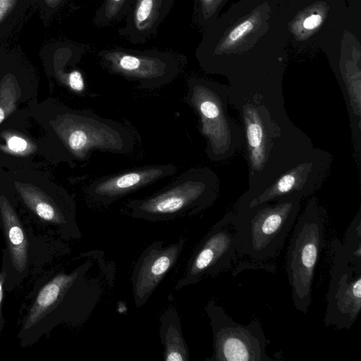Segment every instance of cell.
<instances>
[{"instance_id": "16", "label": "cell", "mask_w": 361, "mask_h": 361, "mask_svg": "<svg viewBox=\"0 0 361 361\" xmlns=\"http://www.w3.org/2000/svg\"><path fill=\"white\" fill-rule=\"evenodd\" d=\"M248 157L254 172H259L265 166L268 156V135L265 122L260 117L258 110L252 107L243 110Z\"/></svg>"}, {"instance_id": "22", "label": "cell", "mask_w": 361, "mask_h": 361, "mask_svg": "<svg viewBox=\"0 0 361 361\" xmlns=\"http://www.w3.org/2000/svg\"><path fill=\"white\" fill-rule=\"evenodd\" d=\"M16 0H0V21L12 7Z\"/></svg>"}, {"instance_id": "15", "label": "cell", "mask_w": 361, "mask_h": 361, "mask_svg": "<svg viewBox=\"0 0 361 361\" xmlns=\"http://www.w3.org/2000/svg\"><path fill=\"white\" fill-rule=\"evenodd\" d=\"M159 335L165 361H188L189 350L184 339L177 310L171 307L160 317Z\"/></svg>"}, {"instance_id": "20", "label": "cell", "mask_w": 361, "mask_h": 361, "mask_svg": "<svg viewBox=\"0 0 361 361\" xmlns=\"http://www.w3.org/2000/svg\"><path fill=\"white\" fill-rule=\"evenodd\" d=\"M322 21V17L319 14L313 13L307 16L302 22V26L305 30H311L318 27Z\"/></svg>"}, {"instance_id": "18", "label": "cell", "mask_w": 361, "mask_h": 361, "mask_svg": "<svg viewBox=\"0 0 361 361\" xmlns=\"http://www.w3.org/2000/svg\"><path fill=\"white\" fill-rule=\"evenodd\" d=\"M8 274V266L4 255L1 257V268L0 270V334L4 327V318L3 316V300L5 291V283Z\"/></svg>"}, {"instance_id": "6", "label": "cell", "mask_w": 361, "mask_h": 361, "mask_svg": "<svg viewBox=\"0 0 361 361\" xmlns=\"http://www.w3.org/2000/svg\"><path fill=\"white\" fill-rule=\"evenodd\" d=\"M101 66L109 73L135 82L142 88H157L175 80L185 69L186 56L157 49L115 47L97 54Z\"/></svg>"}, {"instance_id": "2", "label": "cell", "mask_w": 361, "mask_h": 361, "mask_svg": "<svg viewBox=\"0 0 361 361\" xmlns=\"http://www.w3.org/2000/svg\"><path fill=\"white\" fill-rule=\"evenodd\" d=\"M0 228L6 247L2 250L8 266L5 291L10 293L35 276L68 247L62 240L39 233L23 219L10 200L0 195Z\"/></svg>"}, {"instance_id": "11", "label": "cell", "mask_w": 361, "mask_h": 361, "mask_svg": "<svg viewBox=\"0 0 361 361\" xmlns=\"http://www.w3.org/2000/svg\"><path fill=\"white\" fill-rule=\"evenodd\" d=\"M185 243L183 238L166 246H164L162 241H154L142 251L131 276L133 299L137 307L145 304L176 264Z\"/></svg>"}, {"instance_id": "14", "label": "cell", "mask_w": 361, "mask_h": 361, "mask_svg": "<svg viewBox=\"0 0 361 361\" xmlns=\"http://www.w3.org/2000/svg\"><path fill=\"white\" fill-rule=\"evenodd\" d=\"M316 161H305L293 168L290 171L277 178L259 194L236 209L249 208L260 203L274 201L288 195H299L302 197L312 190L304 186L305 183H314L316 178H320L321 172L315 166Z\"/></svg>"}, {"instance_id": "13", "label": "cell", "mask_w": 361, "mask_h": 361, "mask_svg": "<svg viewBox=\"0 0 361 361\" xmlns=\"http://www.w3.org/2000/svg\"><path fill=\"white\" fill-rule=\"evenodd\" d=\"M175 0H135L120 27V36L133 44H142L154 37Z\"/></svg>"}, {"instance_id": "3", "label": "cell", "mask_w": 361, "mask_h": 361, "mask_svg": "<svg viewBox=\"0 0 361 361\" xmlns=\"http://www.w3.org/2000/svg\"><path fill=\"white\" fill-rule=\"evenodd\" d=\"M301 197L288 195L249 208L236 209L233 223L238 255L256 262L273 259L279 253L297 217Z\"/></svg>"}, {"instance_id": "21", "label": "cell", "mask_w": 361, "mask_h": 361, "mask_svg": "<svg viewBox=\"0 0 361 361\" xmlns=\"http://www.w3.org/2000/svg\"><path fill=\"white\" fill-rule=\"evenodd\" d=\"M8 146L12 151L19 152L27 148V143L24 139L14 136L8 140Z\"/></svg>"}, {"instance_id": "8", "label": "cell", "mask_w": 361, "mask_h": 361, "mask_svg": "<svg viewBox=\"0 0 361 361\" xmlns=\"http://www.w3.org/2000/svg\"><path fill=\"white\" fill-rule=\"evenodd\" d=\"M213 336V350L208 361H277L267 353L270 341L261 322L253 318L247 325L235 322L214 300L205 305Z\"/></svg>"}, {"instance_id": "19", "label": "cell", "mask_w": 361, "mask_h": 361, "mask_svg": "<svg viewBox=\"0 0 361 361\" xmlns=\"http://www.w3.org/2000/svg\"><path fill=\"white\" fill-rule=\"evenodd\" d=\"M69 87L74 91L81 92L85 89V82L82 73L77 70L73 71L68 75Z\"/></svg>"}, {"instance_id": "7", "label": "cell", "mask_w": 361, "mask_h": 361, "mask_svg": "<svg viewBox=\"0 0 361 361\" xmlns=\"http://www.w3.org/2000/svg\"><path fill=\"white\" fill-rule=\"evenodd\" d=\"M331 250L324 325L348 329L361 310V252L349 250L337 238Z\"/></svg>"}, {"instance_id": "9", "label": "cell", "mask_w": 361, "mask_h": 361, "mask_svg": "<svg viewBox=\"0 0 361 361\" xmlns=\"http://www.w3.org/2000/svg\"><path fill=\"white\" fill-rule=\"evenodd\" d=\"M238 242L233 212L216 222L202 238L190 258L176 288L195 284L229 269L238 256Z\"/></svg>"}, {"instance_id": "12", "label": "cell", "mask_w": 361, "mask_h": 361, "mask_svg": "<svg viewBox=\"0 0 361 361\" xmlns=\"http://www.w3.org/2000/svg\"><path fill=\"white\" fill-rule=\"evenodd\" d=\"M177 170L176 166L169 164L142 167L100 178L90 183L87 193L94 202L109 204L136 190L173 176Z\"/></svg>"}, {"instance_id": "10", "label": "cell", "mask_w": 361, "mask_h": 361, "mask_svg": "<svg viewBox=\"0 0 361 361\" xmlns=\"http://www.w3.org/2000/svg\"><path fill=\"white\" fill-rule=\"evenodd\" d=\"M185 101L200 118L201 132L207 140V152L211 159L224 154L228 141L225 105L219 88L213 82L202 78H192L188 81Z\"/></svg>"}, {"instance_id": "4", "label": "cell", "mask_w": 361, "mask_h": 361, "mask_svg": "<svg viewBox=\"0 0 361 361\" xmlns=\"http://www.w3.org/2000/svg\"><path fill=\"white\" fill-rule=\"evenodd\" d=\"M214 176L207 169H190L168 186L126 207L135 219L164 221L191 216L210 207L216 198Z\"/></svg>"}, {"instance_id": "5", "label": "cell", "mask_w": 361, "mask_h": 361, "mask_svg": "<svg viewBox=\"0 0 361 361\" xmlns=\"http://www.w3.org/2000/svg\"><path fill=\"white\" fill-rule=\"evenodd\" d=\"M314 200L299 216L289 241L286 268L293 305L306 314L312 303L314 271L324 245L325 221Z\"/></svg>"}, {"instance_id": "17", "label": "cell", "mask_w": 361, "mask_h": 361, "mask_svg": "<svg viewBox=\"0 0 361 361\" xmlns=\"http://www.w3.org/2000/svg\"><path fill=\"white\" fill-rule=\"evenodd\" d=\"M135 0H102L95 11L93 23L98 27H108L125 19Z\"/></svg>"}, {"instance_id": "1", "label": "cell", "mask_w": 361, "mask_h": 361, "mask_svg": "<svg viewBox=\"0 0 361 361\" xmlns=\"http://www.w3.org/2000/svg\"><path fill=\"white\" fill-rule=\"evenodd\" d=\"M92 261L71 271L54 267L42 272L20 309L17 338L19 345H35L61 324L78 326L89 318L101 298L102 274Z\"/></svg>"}]
</instances>
